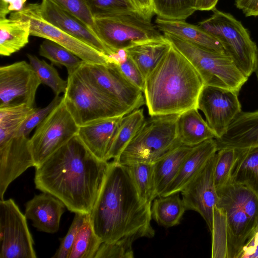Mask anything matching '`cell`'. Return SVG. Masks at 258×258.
<instances>
[{"mask_svg":"<svg viewBox=\"0 0 258 258\" xmlns=\"http://www.w3.org/2000/svg\"><path fill=\"white\" fill-rule=\"evenodd\" d=\"M109 165L93 155L76 135L35 167V187L59 199L72 212L90 214Z\"/></svg>","mask_w":258,"mask_h":258,"instance_id":"1","label":"cell"},{"mask_svg":"<svg viewBox=\"0 0 258 258\" xmlns=\"http://www.w3.org/2000/svg\"><path fill=\"white\" fill-rule=\"evenodd\" d=\"M151 206L141 196L127 166L112 161L90 220L102 242H134L155 235Z\"/></svg>","mask_w":258,"mask_h":258,"instance_id":"2","label":"cell"},{"mask_svg":"<svg viewBox=\"0 0 258 258\" xmlns=\"http://www.w3.org/2000/svg\"><path fill=\"white\" fill-rule=\"evenodd\" d=\"M204 86L194 66L172 45L145 78L143 93L149 114H180L197 108Z\"/></svg>","mask_w":258,"mask_h":258,"instance_id":"3","label":"cell"},{"mask_svg":"<svg viewBox=\"0 0 258 258\" xmlns=\"http://www.w3.org/2000/svg\"><path fill=\"white\" fill-rule=\"evenodd\" d=\"M179 114L153 115L145 119L118 158L114 161L125 165L137 162L154 164L182 145L177 134Z\"/></svg>","mask_w":258,"mask_h":258,"instance_id":"4","label":"cell"},{"mask_svg":"<svg viewBox=\"0 0 258 258\" xmlns=\"http://www.w3.org/2000/svg\"><path fill=\"white\" fill-rule=\"evenodd\" d=\"M63 101L79 126L132 111L91 83L77 70L69 74Z\"/></svg>","mask_w":258,"mask_h":258,"instance_id":"5","label":"cell"},{"mask_svg":"<svg viewBox=\"0 0 258 258\" xmlns=\"http://www.w3.org/2000/svg\"><path fill=\"white\" fill-rule=\"evenodd\" d=\"M164 36L194 66L204 85L239 93L247 82L248 78L226 53L209 50L169 33Z\"/></svg>","mask_w":258,"mask_h":258,"instance_id":"6","label":"cell"},{"mask_svg":"<svg viewBox=\"0 0 258 258\" xmlns=\"http://www.w3.org/2000/svg\"><path fill=\"white\" fill-rule=\"evenodd\" d=\"M198 26L218 39L227 54L248 78L254 72L257 48L248 30L232 15L217 10Z\"/></svg>","mask_w":258,"mask_h":258,"instance_id":"7","label":"cell"},{"mask_svg":"<svg viewBox=\"0 0 258 258\" xmlns=\"http://www.w3.org/2000/svg\"><path fill=\"white\" fill-rule=\"evenodd\" d=\"M98 37L113 53L163 37L151 21L131 14L94 18Z\"/></svg>","mask_w":258,"mask_h":258,"instance_id":"8","label":"cell"},{"mask_svg":"<svg viewBox=\"0 0 258 258\" xmlns=\"http://www.w3.org/2000/svg\"><path fill=\"white\" fill-rule=\"evenodd\" d=\"M79 128L62 99L36 127L30 138L34 167L39 165L77 135Z\"/></svg>","mask_w":258,"mask_h":258,"instance_id":"9","label":"cell"},{"mask_svg":"<svg viewBox=\"0 0 258 258\" xmlns=\"http://www.w3.org/2000/svg\"><path fill=\"white\" fill-rule=\"evenodd\" d=\"M26 217L14 201L0 200V258H36Z\"/></svg>","mask_w":258,"mask_h":258,"instance_id":"10","label":"cell"},{"mask_svg":"<svg viewBox=\"0 0 258 258\" xmlns=\"http://www.w3.org/2000/svg\"><path fill=\"white\" fill-rule=\"evenodd\" d=\"M13 13L29 21L31 35L48 39L60 44L84 62L89 64H103L110 61L108 55L46 21L40 15L38 4L26 5L22 10Z\"/></svg>","mask_w":258,"mask_h":258,"instance_id":"11","label":"cell"},{"mask_svg":"<svg viewBox=\"0 0 258 258\" xmlns=\"http://www.w3.org/2000/svg\"><path fill=\"white\" fill-rule=\"evenodd\" d=\"M78 70L91 83L132 111L145 104L143 92L121 73L114 62L98 64L83 61Z\"/></svg>","mask_w":258,"mask_h":258,"instance_id":"12","label":"cell"},{"mask_svg":"<svg viewBox=\"0 0 258 258\" xmlns=\"http://www.w3.org/2000/svg\"><path fill=\"white\" fill-rule=\"evenodd\" d=\"M41 84L34 70L25 60L0 67V107L25 103L34 107Z\"/></svg>","mask_w":258,"mask_h":258,"instance_id":"13","label":"cell"},{"mask_svg":"<svg viewBox=\"0 0 258 258\" xmlns=\"http://www.w3.org/2000/svg\"><path fill=\"white\" fill-rule=\"evenodd\" d=\"M238 93L220 87L204 85L199 97L197 108L216 136L221 137L234 119L242 111Z\"/></svg>","mask_w":258,"mask_h":258,"instance_id":"14","label":"cell"},{"mask_svg":"<svg viewBox=\"0 0 258 258\" xmlns=\"http://www.w3.org/2000/svg\"><path fill=\"white\" fill-rule=\"evenodd\" d=\"M216 160L217 152L181 191L186 210L199 213L206 221L211 232L214 208L219 201L214 178Z\"/></svg>","mask_w":258,"mask_h":258,"instance_id":"15","label":"cell"},{"mask_svg":"<svg viewBox=\"0 0 258 258\" xmlns=\"http://www.w3.org/2000/svg\"><path fill=\"white\" fill-rule=\"evenodd\" d=\"M34 167L30 138L15 136L0 144V200L10 184L28 168Z\"/></svg>","mask_w":258,"mask_h":258,"instance_id":"16","label":"cell"},{"mask_svg":"<svg viewBox=\"0 0 258 258\" xmlns=\"http://www.w3.org/2000/svg\"><path fill=\"white\" fill-rule=\"evenodd\" d=\"M39 10L44 19L60 30L107 55L113 54L85 24L66 10L48 0L42 1Z\"/></svg>","mask_w":258,"mask_h":258,"instance_id":"17","label":"cell"},{"mask_svg":"<svg viewBox=\"0 0 258 258\" xmlns=\"http://www.w3.org/2000/svg\"><path fill=\"white\" fill-rule=\"evenodd\" d=\"M217 193L219 201L216 206L223 209L226 217L228 257L238 258L257 226L229 198L221 193Z\"/></svg>","mask_w":258,"mask_h":258,"instance_id":"18","label":"cell"},{"mask_svg":"<svg viewBox=\"0 0 258 258\" xmlns=\"http://www.w3.org/2000/svg\"><path fill=\"white\" fill-rule=\"evenodd\" d=\"M66 206L52 195L43 192L35 195L25 204V215L38 230L54 233L59 229L61 217Z\"/></svg>","mask_w":258,"mask_h":258,"instance_id":"19","label":"cell"},{"mask_svg":"<svg viewBox=\"0 0 258 258\" xmlns=\"http://www.w3.org/2000/svg\"><path fill=\"white\" fill-rule=\"evenodd\" d=\"M217 151L215 139H208L194 146L182 162L176 176L161 196L181 192Z\"/></svg>","mask_w":258,"mask_h":258,"instance_id":"20","label":"cell"},{"mask_svg":"<svg viewBox=\"0 0 258 258\" xmlns=\"http://www.w3.org/2000/svg\"><path fill=\"white\" fill-rule=\"evenodd\" d=\"M217 150L244 149L258 146V110L241 111L226 133L215 139Z\"/></svg>","mask_w":258,"mask_h":258,"instance_id":"21","label":"cell"},{"mask_svg":"<svg viewBox=\"0 0 258 258\" xmlns=\"http://www.w3.org/2000/svg\"><path fill=\"white\" fill-rule=\"evenodd\" d=\"M123 116L104 118L79 126L77 136L97 158L108 161L112 140Z\"/></svg>","mask_w":258,"mask_h":258,"instance_id":"22","label":"cell"},{"mask_svg":"<svg viewBox=\"0 0 258 258\" xmlns=\"http://www.w3.org/2000/svg\"><path fill=\"white\" fill-rule=\"evenodd\" d=\"M155 26L163 33H167L203 48L220 53H226L220 42L200 28L184 20H167L157 17Z\"/></svg>","mask_w":258,"mask_h":258,"instance_id":"23","label":"cell"},{"mask_svg":"<svg viewBox=\"0 0 258 258\" xmlns=\"http://www.w3.org/2000/svg\"><path fill=\"white\" fill-rule=\"evenodd\" d=\"M30 35L29 21L11 13L9 18L0 19V54L8 56L23 48Z\"/></svg>","mask_w":258,"mask_h":258,"instance_id":"24","label":"cell"},{"mask_svg":"<svg viewBox=\"0 0 258 258\" xmlns=\"http://www.w3.org/2000/svg\"><path fill=\"white\" fill-rule=\"evenodd\" d=\"M177 137L182 145L193 147L216 136L197 108L179 114L177 122Z\"/></svg>","mask_w":258,"mask_h":258,"instance_id":"25","label":"cell"},{"mask_svg":"<svg viewBox=\"0 0 258 258\" xmlns=\"http://www.w3.org/2000/svg\"><path fill=\"white\" fill-rule=\"evenodd\" d=\"M193 147L181 145L154 163V187L156 198L161 196L174 179Z\"/></svg>","mask_w":258,"mask_h":258,"instance_id":"26","label":"cell"},{"mask_svg":"<svg viewBox=\"0 0 258 258\" xmlns=\"http://www.w3.org/2000/svg\"><path fill=\"white\" fill-rule=\"evenodd\" d=\"M163 37L143 42L124 49L134 61L144 77L155 67L171 46Z\"/></svg>","mask_w":258,"mask_h":258,"instance_id":"27","label":"cell"},{"mask_svg":"<svg viewBox=\"0 0 258 258\" xmlns=\"http://www.w3.org/2000/svg\"><path fill=\"white\" fill-rule=\"evenodd\" d=\"M236 149L230 183L243 185L258 197V146Z\"/></svg>","mask_w":258,"mask_h":258,"instance_id":"28","label":"cell"},{"mask_svg":"<svg viewBox=\"0 0 258 258\" xmlns=\"http://www.w3.org/2000/svg\"><path fill=\"white\" fill-rule=\"evenodd\" d=\"M145 120L142 108L134 110L122 116L113 137L107 161L111 159L115 161L118 158L138 132Z\"/></svg>","mask_w":258,"mask_h":258,"instance_id":"29","label":"cell"},{"mask_svg":"<svg viewBox=\"0 0 258 258\" xmlns=\"http://www.w3.org/2000/svg\"><path fill=\"white\" fill-rule=\"evenodd\" d=\"M186 208L179 193L160 196L153 200L152 218L159 225L166 228L179 224Z\"/></svg>","mask_w":258,"mask_h":258,"instance_id":"30","label":"cell"},{"mask_svg":"<svg viewBox=\"0 0 258 258\" xmlns=\"http://www.w3.org/2000/svg\"><path fill=\"white\" fill-rule=\"evenodd\" d=\"M35 108L25 103L0 107V144L13 137Z\"/></svg>","mask_w":258,"mask_h":258,"instance_id":"31","label":"cell"},{"mask_svg":"<svg viewBox=\"0 0 258 258\" xmlns=\"http://www.w3.org/2000/svg\"><path fill=\"white\" fill-rule=\"evenodd\" d=\"M102 243L93 229L88 214L78 230L68 258H94Z\"/></svg>","mask_w":258,"mask_h":258,"instance_id":"32","label":"cell"},{"mask_svg":"<svg viewBox=\"0 0 258 258\" xmlns=\"http://www.w3.org/2000/svg\"><path fill=\"white\" fill-rule=\"evenodd\" d=\"M241 208L258 226V197L247 187L230 183L218 190Z\"/></svg>","mask_w":258,"mask_h":258,"instance_id":"33","label":"cell"},{"mask_svg":"<svg viewBox=\"0 0 258 258\" xmlns=\"http://www.w3.org/2000/svg\"><path fill=\"white\" fill-rule=\"evenodd\" d=\"M39 53L49 59L52 64L65 67L68 74L76 71L83 62L67 48L48 39H45L40 44Z\"/></svg>","mask_w":258,"mask_h":258,"instance_id":"34","label":"cell"},{"mask_svg":"<svg viewBox=\"0 0 258 258\" xmlns=\"http://www.w3.org/2000/svg\"><path fill=\"white\" fill-rule=\"evenodd\" d=\"M199 0H152L155 14L167 20H184L197 11Z\"/></svg>","mask_w":258,"mask_h":258,"instance_id":"35","label":"cell"},{"mask_svg":"<svg viewBox=\"0 0 258 258\" xmlns=\"http://www.w3.org/2000/svg\"><path fill=\"white\" fill-rule=\"evenodd\" d=\"M87 1L94 18L124 14L135 15L144 17L131 0Z\"/></svg>","mask_w":258,"mask_h":258,"instance_id":"36","label":"cell"},{"mask_svg":"<svg viewBox=\"0 0 258 258\" xmlns=\"http://www.w3.org/2000/svg\"><path fill=\"white\" fill-rule=\"evenodd\" d=\"M127 166L141 196L152 204L156 198L154 187V164L137 162Z\"/></svg>","mask_w":258,"mask_h":258,"instance_id":"37","label":"cell"},{"mask_svg":"<svg viewBox=\"0 0 258 258\" xmlns=\"http://www.w3.org/2000/svg\"><path fill=\"white\" fill-rule=\"evenodd\" d=\"M27 55L29 63L38 75L41 84L50 88L55 96L63 94L67 87V80H64L60 77L52 64H48L33 54H27Z\"/></svg>","mask_w":258,"mask_h":258,"instance_id":"38","label":"cell"},{"mask_svg":"<svg viewBox=\"0 0 258 258\" xmlns=\"http://www.w3.org/2000/svg\"><path fill=\"white\" fill-rule=\"evenodd\" d=\"M212 257H228L227 225L226 214L222 208H214Z\"/></svg>","mask_w":258,"mask_h":258,"instance_id":"39","label":"cell"},{"mask_svg":"<svg viewBox=\"0 0 258 258\" xmlns=\"http://www.w3.org/2000/svg\"><path fill=\"white\" fill-rule=\"evenodd\" d=\"M237 155L236 149L223 148L217 151L214 182L217 190L230 184L232 170Z\"/></svg>","mask_w":258,"mask_h":258,"instance_id":"40","label":"cell"},{"mask_svg":"<svg viewBox=\"0 0 258 258\" xmlns=\"http://www.w3.org/2000/svg\"><path fill=\"white\" fill-rule=\"evenodd\" d=\"M109 57L110 62L115 63L121 73L143 92L145 77L134 61L127 55L125 50H119Z\"/></svg>","mask_w":258,"mask_h":258,"instance_id":"41","label":"cell"},{"mask_svg":"<svg viewBox=\"0 0 258 258\" xmlns=\"http://www.w3.org/2000/svg\"><path fill=\"white\" fill-rule=\"evenodd\" d=\"M48 1L78 18L96 34L94 18L90 11L87 0Z\"/></svg>","mask_w":258,"mask_h":258,"instance_id":"42","label":"cell"},{"mask_svg":"<svg viewBox=\"0 0 258 258\" xmlns=\"http://www.w3.org/2000/svg\"><path fill=\"white\" fill-rule=\"evenodd\" d=\"M63 96H55L53 100L43 108H35L17 133L16 136L28 137L30 133L47 117L50 112L62 101Z\"/></svg>","mask_w":258,"mask_h":258,"instance_id":"43","label":"cell"},{"mask_svg":"<svg viewBox=\"0 0 258 258\" xmlns=\"http://www.w3.org/2000/svg\"><path fill=\"white\" fill-rule=\"evenodd\" d=\"M133 243L129 240L102 242L94 258H133L134 257Z\"/></svg>","mask_w":258,"mask_h":258,"instance_id":"44","label":"cell"},{"mask_svg":"<svg viewBox=\"0 0 258 258\" xmlns=\"http://www.w3.org/2000/svg\"><path fill=\"white\" fill-rule=\"evenodd\" d=\"M88 214L75 213L73 222L66 236L61 240L59 248L53 258H68L76 236Z\"/></svg>","mask_w":258,"mask_h":258,"instance_id":"45","label":"cell"},{"mask_svg":"<svg viewBox=\"0 0 258 258\" xmlns=\"http://www.w3.org/2000/svg\"><path fill=\"white\" fill-rule=\"evenodd\" d=\"M26 0H0V19L7 18L10 13L22 10Z\"/></svg>","mask_w":258,"mask_h":258,"instance_id":"46","label":"cell"},{"mask_svg":"<svg viewBox=\"0 0 258 258\" xmlns=\"http://www.w3.org/2000/svg\"><path fill=\"white\" fill-rule=\"evenodd\" d=\"M235 6L246 17L258 16V0H236Z\"/></svg>","mask_w":258,"mask_h":258,"instance_id":"47","label":"cell"},{"mask_svg":"<svg viewBox=\"0 0 258 258\" xmlns=\"http://www.w3.org/2000/svg\"><path fill=\"white\" fill-rule=\"evenodd\" d=\"M143 17L151 21L155 14L152 0H131Z\"/></svg>","mask_w":258,"mask_h":258,"instance_id":"48","label":"cell"},{"mask_svg":"<svg viewBox=\"0 0 258 258\" xmlns=\"http://www.w3.org/2000/svg\"><path fill=\"white\" fill-rule=\"evenodd\" d=\"M218 0H199L197 10L209 11L216 8Z\"/></svg>","mask_w":258,"mask_h":258,"instance_id":"49","label":"cell"},{"mask_svg":"<svg viewBox=\"0 0 258 258\" xmlns=\"http://www.w3.org/2000/svg\"><path fill=\"white\" fill-rule=\"evenodd\" d=\"M242 258H258V244L246 253Z\"/></svg>","mask_w":258,"mask_h":258,"instance_id":"50","label":"cell"},{"mask_svg":"<svg viewBox=\"0 0 258 258\" xmlns=\"http://www.w3.org/2000/svg\"><path fill=\"white\" fill-rule=\"evenodd\" d=\"M254 72L255 73L256 76L257 77V80H258V48L257 49L256 54L255 68H254Z\"/></svg>","mask_w":258,"mask_h":258,"instance_id":"51","label":"cell"}]
</instances>
